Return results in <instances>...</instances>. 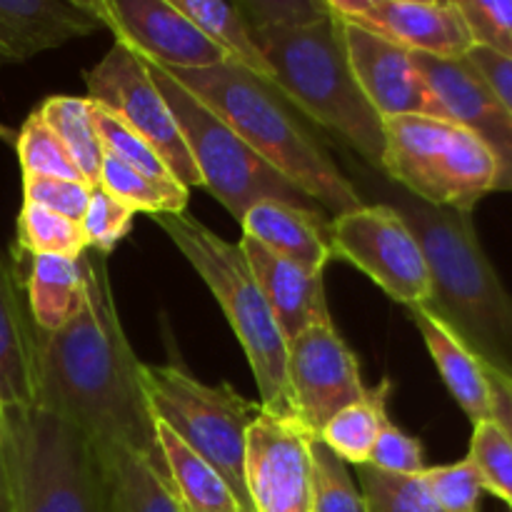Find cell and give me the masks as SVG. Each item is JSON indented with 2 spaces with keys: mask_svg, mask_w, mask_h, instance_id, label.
<instances>
[{
  "mask_svg": "<svg viewBox=\"0 0 512 512\" xmlns=\"http://www.w3.org/2000/svg\"><path fill=\"white\" fill-rule=\"evenodd\" d=\"M80 263L85 273L80 308L55 333L35 328V405L78 425L108 463L130 450L168 475L143 390V363L120 325L105 255L85 250Z\"/></svg>",
  "mask_w": 512,
  "mask_h": 512,
  "instance_id": "1",
  "label": "cell"
},
{
  "mask_svg": "<svg viewBox=\"0 0 512 512\" xmlns=\"http://www.w3.org/2000/svg\"><path fill=\"white\" fill-rule=\"evenodd\" d=\"M340 155L360 198L398 210L418 238L430 270V300L423 308L438 315L485 368L512 380V295L480 245L473 213L423 203L345 148Z\"/></svg>",
  "mask_w": 512,
  "mask_h": 512,
  "instance_id": "2",
  "label": "cell"
},
{
  "mask_svg": "<svg viewBox=\"0 0 512 512\" xmlns=\"http://www.w3.org/2000/svg\"><path fill=\"white\" fill-rule=\"evenodd\" d=\"M168 73L223 118L270 168L333 213V218L363 208L365 200L340 170L338 160L310 133L293 103L270 80L258 78L238 63Z\"/></svg>",
  "mask_w": 512,
  "mask_h": 512,
  "instance_id": "3",
  "label": "cell"
},
{
  "mask_svg": "<svg viewBox=\"0 0 512 512\" xmlns=\"http://www.w3.org/2000/svg\"><path fill=\"white\" fill-rule=\"evenodd\" d=\"M255 40L273 70V85L293 108L335 135L360 163L383 170V118L355 80L340 15L303 28L255 30Z\"/></svg>",
  "mask_w": 512,
  "mask_h": 512,
  "instance_id": "4",
  "label": "cell"
},
{
  "mask_svg": "<svg viewBox=\"0 0 512 512\" xmlns=\"http://www.w3.org/2000/svg\"><path fill=\"white\" fill-rule=\"evenodd\" d=\"M153 218L223 308L235 338L243 345L265 413L295 418L288 385V340L265 303L240 245L223 240L185 213Z\"/></svg>",
  "mask_w": 512,
  "mask_h": 512,
  "instance_id": "5",
  "label": "cell"
},
{
  "mask_svg": "<svg viewBox=\"0 0 512 512\" xmlns=\"http://www.w3.org/2000/svg\"><path fill=\"white\" fill-rule=\"evenodd\" d=\"M18 512H110V465L63 415L3 410Z\"/></svg>",
  "mask_w": 512,
  "mask_h": 512,
  "instance_id": "6",
  "label": "cell"
},
{
  "mask_svg": "<svg viewBox=\"0 0 512 512\" xmlns=\"http://www.w3.org/2000/svg\"><path fill=\"white\" fill-rule=\"evenodd\" d=\"M383 130V173L423 203L473 213L495 190L493 155L458 120L403 115L383 120Z\"/></svg>",
  "mask_w": 512,
  "mask_h": 512,
  "instance_id": "7",
  "label": "cell"
},
{
  "mask_svg": "<svg viewBox=\"0 0 512 512\" xmlns=\"http://www.w3.org/2000/svg\"><path fill=\"white\" fill-rule=\"evenodd\" d=\"M140 375L153 418L223 475L240 510L253 512L245 490V438L263 405L243 398L228 383H200L178 365L143 363Z\"/></svg>",
  "mask_w": 512,
  "mask_h": 512,
  "instance_id": "8",
  "label": "cell"
},
{
  "mask_svg": "<svg viewBox=\"0 0 512 512\" xmlns=\"http://www.w3.org/2000/svg\"><path fill=\"white\" fill-rule=\"evenodd\" d=\"M148 65L155 85L163 93L183 133L203 188H208L230 215L243 220V215L263 200H280V203L300 205V208H320L303 190H298L278 170L270 168L248 143H243L233 133V128L223 118H218L203 100L183 88L168 70L153 63Z\"/></svg>",
  "mask_w": 512,
  "mask_h": 512,
  "instance_id": "9",
  "label": "cell"
},
{
  "mask_svg": "<svg viewBox=\"0 0 512 512\" xmlns=\"http://www.w3.org/2000/svg\"><path fill=\"white\" fill-rule=\"evenodd\" d=\"M333 255L355 265L395 303L418 308L430 300V270L403 215L385 203L333 218Z\"/></svg>",
  "mask_w": 512,
  "mask_h": 512,
  "instance_id": "10",
  "label": "cell"
},
{
  "mask_svg": "<svg viewBox=\"0 0 512 512\" xmlns=\"http://www.w3.org/2000/svg\"><path fill=\"white\" fill-rule=\"evenodd\" d=\"M85 88L88 100L148 140L185 188L203 185L183 133L150 75V65L138 53L115 43L105 58L85 73Z\"/></svg>",
  "mask_w": 512,
  "mask_h": 512,
  "instance_id": "11",
  "label": "cell"
},
{
  "mask_svg": "<svg viewBox=\"0 0 512 512\" xmlns=\"http://www.w3.org/2000/svg\"><path fill=\"white\" fill-rule=\"evenodd\" d=\"M313 433L298 418L260 413L245 438V490L253 512H310Z\"/></svg>",
  "mask_w": 512,
  "mask_h": 512,
  "instance_id": "12",
  "label": "cell"
},
{
  "mask_svg": "<svg viewBox=\"0 0 512 512\" xmlns=\"http://www.w3.org/2000/svg\"><path fill=\"white\" fill-rule=\"evenodd\" d=\"M288 385L295 418L318 438L320 430L365 395L360 363L335 323L303 330L288 343Z\"/></svg>",
  "mask_w": 512,
  "mask_h": 512,
  "instance_id": "13",
  "label": "cell"
},
{
  "mask_svg": "<svg viewBox=\"0 0 512 512\" xmlns=\"http://www.w3.org/2000/svg\"><path fill=\"white\" fill-rule=\"evenodd\" d=\"M115 43L165 70H205L233 63L170 0H93Z\"/></svg>",
  "mask_w": 512,
  "mask_h": 512,
  "instance_id": "14",
  "label": "cell"
},
{
  "mask_svg": "<svg viewBox=\"0 0 512 512\" xmlns=\"http://www.w3.org/2000/svg\"><path fill=\"white\" fill-rule=\"evenodd\" d=\"M340 20H343V43L350 68L365 100L373 105L380 118L388 120L403 115L448 118L408 48L363 25H355L345 18Z\"/></svg>",
  "mask_w": 512,
  "mask_h": 512,
  "instance_id": "15",
  "label": "cell"
},
{
  "mask_svg": "<svg viewBox=\"0 0 512 512\" xmlns=\"http://www.w3.org/2000/svg\"><path fill=\"white\" fill-rule=\"evenodd\" d=\"M333 13L410 53L465 60L475 48L458 0H328Z\"/></svg>",
  "mask_w": 512,
  "mask_h": 512,
  "instance_id": "16",
  "label": "cell"
},
{
  "mask_svg": "<svg viewBox=\"0 0 512 512\" xmlns=\"http://www.w3.org/2000/svg\"><path fill=\"white\" fill-rule=\"evenodd\" d=\"M413 60L438 95L448 118L473 130L490 150L498 168L495 190L512 193V113L508 105L493 93L468 58L438 60L413 53Z\"/></svg>",
  "mask_w": 512,
  "mask_h": 512,
  "instance_id": "17",
  "label": "cell"
},
{
  "mask_svg": "<svg viewBox=\"0 0 512 512\" xmlns=\"http://www.w3.org/2000/svg\"><path fill=\"white\" fill-rule=\"evenodd\" d=\"M103 28L93 0H0V65L25 63Z\"/></svg>",
  "mask_w": 512,
  "mask_h": 512,
  "instance_id": "18",
  "label": "cell"
},
{
  "mask_svg": "<svg viewBox=\"0 0 512 512\" xmlns=\"http://www.w3.org/2000/svg\"><path fill=\"white\" fill-rule=\"evenodd\" d=\"M238 245L288 343L313 325L333 323L325 298L323 270L293 263L245 235Z\"/></svg>",
  "mask_w": 512,
  "mask_h": 512,
  "instance_id": "19",
  "label": "cell"
},
{
  "mask_svg": "<svg viewBox=\"0 0 512 512\" xmlns=\"http://www.w3.org/2000/svg\"><path fill=\"white\" fill-rule=\"evenodd\" d=\"M245 238L258 240L263 248L305 265L323 270L333 255V220L323 208H300V205L263 200L255 203L240 220Z\"/></svg>",
  "mask_w": 512,
  "mask_h": 512,
  "instance_id": "20",
  "label": "cell"
},
{
  "mask_svg": "<svg viewBox=\"0 0 512 512\" xmlns=\"http://www.w3.org/2000/svg\"><path fill=\"white\" fill-rule=\"evenodd\" d=\"M35 400V325L13 263L0 250V410L28 408Z\"/></svg>",
  "mask_w": 512,
  "mask_h": 512,
  "instance_id": "21",
  "label": "cell"
},
{
  "mask_svg": "<svg viewBox=\"0 0 512 512\" xmlns=\"http://www.w3.org/2000/svg\"><path fill=\"white\" fill-rule=\"evenodd\" d=\"M408 310L410 318L415 320V328L420 330L428 345L430 358L435 360L445 388L450 390L460 410L473 420V425L490 420V383L485 365L438 315L430 313L423 305Z\"/></svg>",
  "mask_w": 512,
  "mask_h": 512,
  "instance_id": "22",
  "label": "cell"
},
{
  "mask_svg": "<svg viewBox=\"0 0 512 512\" xmlns=\"http://www.w3.org/2000/svg\"><path fill=\"white\" fill-rule=\"evenodd\" d=\"M155 440L185 512H243L223 475L160 420H155Z\"/></svg>",
  "mask_w": 512,
  "mask_h": 512,
  "instance_id": "23",
  "label": "cell"
},
{
  "mask_svg": "<svg viewBox=\"0 0 512 512\" xmlns=\"http://www.w3.org/2000/svg\"><path fill=\"white\" fill-rule=\"evenodd\" d=\"M28 313L40 333L63 328L85 295L83 263L60 255H35L28 275Z\"/></svg>",
  "mask_w": 512,
  "mask_h": 512,
  "instance_id": "24",
  "label": "cell"
},
{
  "mask_svg": "<svg viewBox=\"0 0 512 512\" xmlns=\"http://www.w3.org/2000/svg\"><path fill=\"white\" fill-rule=\"evenodd\" d=\"M393 393V383L383 380L375 388L365 390L360 400L333 415L328 425L320 430L318 440L328 450H333L345 465H368L370 453L375 448L380 430L388 425V400Z\"/></svg>",
  "mask_w": 512,
  "mask_h": 512,
  "instance_id": "25",
  "label": "cell"
},
{
  "mask_svg": "<svg viewBox=\"0 0 512 512\" xmlns=\"http://www.w3.org/2000/svg\"><path fill=\"white\" fill-rule=\"evenodd\" d=\"M188 20H193L220 50H225L233 63L250 70L258 78L273 83V70L255 40V30L248 18L240 13L238 3H220V0H170Z\"/></svg>",
  "mask_w": 512,
  "mask_h": 512,
  "instance_id": "26",
  "label": "cell"
},
{
  "mask_svg": "<svg viewBox=\"0 0 512 512\" xmlns=\"http://www.w3.org/2000/svg\"><path fill=\"white\" fill-rule=\"evenodd\" d=\"M110 512H185L170 478L138 453L110 458Z\"/></svg>",
  "mask_w": 512,
  "mask_h": 512,
  "instance_id": "27",
  "label": "cell"
},
{
  "mask_svg": "<svg viewBox=\"0 0 512 512\" xmlns=\"http://www.w3.org/2000/svg\"><path fill=\"white\" fill-rule=\"evenodd\" d=\"M40 118L55 130L73 163L78 165L85 183L93 188L100 183L103 170V143L95 125L93 103L75 95H50L38 108Z\"/></svg>",
  "mask_w": 512,
  "mask_h": 512,
  "instance_id": "28",
  "label": "cell"
},
{
  "mask_svg": "<svg viewBox=\"0 0 512 512\" xmlns=\"http://www.w3.org/2000/svg\"><path fill=\"white\" fill-rule=\"evenodd\" d=\"M113 198L133 208L135 213L150 215H175L185 213L190 200V188L180 180H155L150 175L138 173L130 165L103 155L100 183Z\"/></svg>",
  "mask_w": 512,
  "mask_h": 512,
  "instance_id": "29",
  "label": "cell"
},
{
  "mask_svg": "<svg viewBox=\"0 0 512 512\" xmlns=\"http://www.w3.org/2000/svg\"><path fill=\"white\" fill-rule=\"evenodd\" d=\"M18 248L35 255H60L78 260L88 250L78 220L53 213L43 205L25 203L18 215Z\"/></svg>",
  "mask_w": 512,
  "mask_h": 512,
  "instance_id": "30",
  "label": "cell"
},
{
  "mask_svg": "<svg viewBox=\"0 0 512 512\" xmlns=\"http://www.w3.org/2000/svg\"><path fill=\"white\" fill-rule=\"evenodd\" d=\"M358 480L368 512H443L425 485L423 473L398 475L360 465Z\"/></svg>",
  "mask_w": 512,
  "mask_h": 512,
  "instance_id": "31",
  "label": "cell"
},
{
  "mask_svg": "<svg viewBox=\"0 0 512 512\" xmlns=\"http://www.w3.org/2000/svg\"><path fill=\"white\" fill-rule=\"evenodd\" d=\"M15 150H18L23 178H63L85 183L78 165L73 163L55 130L40 118L38 110L30 113L20 128Z\"/></svg>",
  "mask_w": 512,
  "mask_h": 512,
  "instance_id": "32",
  "label": "cell"
},
{
  "mask_svg": "<svg viewBox=\"0 0 512 512\" xmlns=\"http://www.w3.org/2000/svg\"><path fill=\"white\" fill-rule=\"evenodd\" d=\"M310 512H368L350 468L320 440H313Z\"/></svg>",
  "mask_w": 512,
  "mask_h": 512,
  "instance_id": "33",
  "label": "cell"
},
{
  "mask_svg": "<svg viewBox=\"0 0 512 512\" xmlns=\"http://www.w3.org/2000/svg\"><path fill=\"white\" fill-rule=\"evenodd\" d=\"M90 103H93V100H90ZM93 115L105 155H110V158L120 160V163L130 165L133 170L150 175V178L155 180H178L170 173V168L165 165V160L160 158L158 150H155L148 140L140 138L135 130H130L123 120L115 118L113 113H108V110L100 108V105L95 103Z\"/></svg>",
  "mask_w": 512,
  "mask_h": 512,
  "instance_id": "34",
  "label": "cell"
},
{
  "mask_svg": "<svg viewBox=\"0 0 512 512\" xmlns=\"http://www.w3.org/2000/svg\"><path fill=\"white\" fill-rule=\"evenodd\" d=\"M468 460L478 470L483 490L508 503L512 510V443L493 420L473 425Z\"/></svg>",
  "mask_w": 512,
  "mask_h": 512,
  "instance_id": "35",
  "label": "cell"
},
{
  "mask_svg": "<svg viewBox=\"0 0 512 512\" xmlns=\"http://www.w3.org/2000/svg\"><path fill=\"white\" fill-rule=\"evenodd\" d=\"M133 215L135 210L120 203L118 198H113L103 185H93L88 208H85L83 220H80L88 250H95L100 255L113 253L115 245L130 233Z\"/></svg>",
  "mask_w": 512,
  "mask_h": 512,
  "instance_id": "36",
  "label": "cell"
},
{
  "mask_svg": "<svg viewBox=\"0 0 512 512\" xmlns=\"http://www.w3.org/2000/svg\"><path fill=\"white\" fill-rule=\"evenodd\" d=\"M423 480L443 512H478L483 483L468 458L453 465L425 468Z\"/></svg>",
  "mask_w": 512,
  "mask_h": 512,
  "instance_id": "37",
  "label": "cell"
},
{
  "mask_svg": "<svg viewBox=\"0 0 512 512\" xmlns=\"http://www.w3.org/2000/svg\"><path fill=\"white\" fill-rule=\"evenodd\" d=\"M238 8L253 30L303 28L333 13L328 0H240Z\"/></svg>",
  "mask_w": 512,
  "mask_h": 512,
  "instance_id": "38",
  "label": "cell"
},
{
  "mask_svg": "<svg viewBox=\"0 0 512 512\" xmlns=\"http://www.w3.org/2000/svg\"><path fill=\"white\" fill-rule=\"evenodd\" d=\"M368 465L385 470V473L398 475H420L428 468L425 465L423 443L415 435H408L405 430H400L393 420H388V425L380 430Z\"/></svg>",
  "mask_w": 512,
  "mask_h": 512,
  "instance_id": "39",
  "label": "cell"
},
{
  "mask_svg": "<svg viewBox=\"0 0 512 512\" xmlns=\"http://www.w3.org/2000/svg\"><path fill=\"white\" fill-rule=\"evenodd\" d=\"M23 200L80 223L88 208L90 185L63 178H23Z\"/></svg>",
  "mask_w": 512,
  "mask_h": 512,
  "instance_id": "40",
  "label": "cell"
},
{
  "mask_svg": "<svg viewBox=\"0 0 512 512\" xmlns=\"http://www.w3.org/2000/svg\"><path fill=\"white\" fill-rule=\"evenodd\" d=\"M470 65L483 75L485 83L493 88V93L503 100L512 113V60L495 55L490 50L473 48L468 55Z\"/></svg>",
  "mask_w": 512,
  "mask_h": 512,
  "instance_id": "41",
  "label": "cell"
},
{
  "mask_svg": "<svg viewBox=\"0 0 512 512\" xmlns=\"http://www.w3.org/2000/svg\"><path fill=\"white\" fill-rule=\"evenodd\" d=\"M490 383V420L503 430L512 443V380L485 368Z\"/></svg>",
  "mask_w": 512,
  "mask_h": 512,
  "instance_id": "42",
  "label": "cell"
},
{
  "mask_svg": "<svg viewBox=\"0 0 512 512\" xmlns=\"http://www.w3.org/2000/svg\"><path fill=\"white\" fill-rule=\"evenodd\" d=\"M0 512H18V508H15V485L13 470H10L8 435H5L3 410H0Z\"/></svg>",
  "mask_w": 512,
  "mask_h": 512,
  "instance_id": "43",
  "label": "cell"
},
{
  "mask_svg": "<svg viewBox=\"0 0 512 512\" xmlns=\"http://www.w3.org/2000/svg\"><path fill=\"white\" fill-rule=\"evenodd\" d=\"M488 3H490V10L498 15L500 23L505 25V30H508L512 40V0H488Z\"/></svg>",
  "mask_w": 512,
  "mask_h": 512,
  "instance_id": "44",
  "label": "cell"
},
{
  "mask_svg": "<svg viewBox=\"0 0 512 512\" xmlns=\"http://www.w3.org/2000/svg\"><path fill=\"white\" fill-rule=\"evenodd\" d=\"M0 140H3V143L15 145V140H18V133H15L13 128H8L5 123H0Z\"/></svg>",
  "mask_w": 512,
  "mask_h": 512,
  "instance_id": "45",
  "label": "cell"
}]
</instances>
